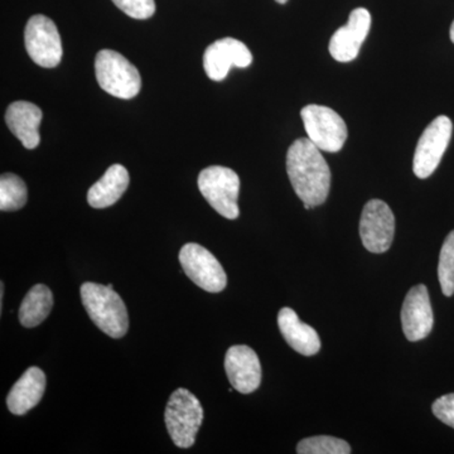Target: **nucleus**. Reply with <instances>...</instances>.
<instances>
[{
    "instance_id": "f257e3e1",
    "label": "nucleus",
    "mask_w": 454,
    "mask_h": 454,
    "mask_svg": "<svg viewBox=\"0 0 454 454\" xmlns=\"http://www.w3.org/2000/svg\"><path fill=\"white\" fill-rule=\"evenodd\" d=\"M286 173L295 195L310 207L322 205L331 188V170L309 138L295 140L286 153Z\"/></svg>"
},
{
    "instance_id": "f03ea898",
    "label": "nucleus",
    "mask_w": 454,
    "mask_h": 454,
    "mask_svg": "<svg viewBox=\"0 0 454 454\" xmlns=\"http://www.w3.org/2000/svg\"><path fill=\"white\" fill-rule=\"evenodd\" d=\"M83 307L98 328L112 339H121L129 330V316L121 295L109 286L83 283L82 289Z\"/></svg>"
},
{
    "instance_id": "7ed1b4c3",
    "label": "nucleus",
    "mask_w": 454,
    "mask_h": 454,
    "mask_svg": "<svg viewBox=\"0 0 454 454\" xmlns=\"http://www.w3.org/2000/svg\"><path fill=\"white\" fill-rule=\"evenodd\" d=\"M203 420V408L191 391L179 387L173 391L164 411V422L173 443L178 448L195 444Z\"/></svg>"
},
{
    "instance_id": "20e7f679",
    "label": "nucleus",
    "mask_w": 454,
    "mask_h": 454,
    "mask_svg": "<svg viewBox=\"0 0 454 454\" xmlns=\"http://www.w3.org/2000/svg\"><path fill=\"white\" fill-rule=\"evenodd\" d=\"M95 74L100 88L112 97L136 98L142 89V79L136 66L112 50H101L95 59Z\"/></svg>"
},
{
    "instance_id": "39448f33",
    "label": "nucleus",
    "mask_w": 454,
    "mask_h": 454,
    "mask_svg": "<svg viewBox=\"0 0 454 454\" xmlns=\"http://www.w3.org/2000/svg\"><path fill=\"white\" fill-rule=\"evenodd\" d=\"M200 192L215 211L229 220L238 219L240 178L231 168L221 166L207 167L199 176Z\"/></svg>"
},
{
    "instance_id": "423d86ee",
    "label": "nucleus",
    "mask_w": 454,
    "mask_h": 454,
    "mask_svg": "<svg viewBox=\"0 0 454 454\" xmlns=\"http://www.w3.org/2000/svg\"><path fill=\"white\" fill-rule=\"evenodd\" d=\"M309 139L321 151L337 153L348 139V127L340 114L328 106H309L301 112Z\"/></svg>"
},
{
    "instance_id": "0eeeda50",
    "label": "nucleus",
    "mask_w": 454,
    "mask_h": 454,
    "mask_svg": "<svg viewBox=\"0 0 454 454\" xmlns=\"http://www.w3.org/2000/svg\"><path fill=\"white\" fill-rule=\"evenodd\" d=\"M452 121L438 116L423 131L415 149L413 170L418 178L426 179L437 169L452 138Z\"/></svg>"
},
{
    "instance_id": "6e6552de",
    "label": "nucleus",
    "mask_w": 454,
    "mask_h": 454,
    "mask_svg": "<svg viewBox=\"0 0 454 454\" xmlns=\"http://www.w3.org/2000/svg\"><path fill=\"white\" fill-rule=\"evenodd\" d=\"M179 262L184 274L203 291L220 293L226 288L227 276L223 265L201 245H184L179 252Z\"/></svg>"
},
{
    "instance_id": "1a4fd4ad",
    "label": "nucleus",
    "mask_w": 454,
    "mask_h": 454,
    "mask_svg": "<svg viewBox=\"0 0 454 454\" xmlns=\"http://www.w3.org/2000/svg\"><path fill=\"white\" fill-rule=\"evenodd\" d=\"M27 52L41 67L53 68L62 59V41L52 20L43 14L33 16L25 29Z\"/></svg>"
},
{
    "instance_id": "9d476101",
    "label": "nucleus",
    "mask_w": 454,
    "mask_h": 454,
    "mask_svg": "<svg viewBox=\"0 0 454 454\" xmlns=\"http://www.w3.org/2000/svg\"><path fill=\"white\" fill-rule=\"evenodd\" d=\"M395 234V217L381 200H372L364 207L360 220V236L370 253L382 254L390 249Z\"/></svg>"
},
{
    "instance_id": "9b49d317",
    "label": "nucleus",
    "mask_w": 454,
    "mask_h": 454,
    "mask_svg": "<svg viewBox=\"0 0 454 454\" xmlns=\"http://www.w3.org/2000/svg\"><path fill=\"white\" fill-rule=\"evenodd\" d=\"M253 55L243 42L227 37L214 42L203 55V68L212 82H223L230 68H247L252 65Z\"/></svg>"
},
{
    "instance_id": "f8f14e48",
    "label": "nucleus",
    "mask_w": 454,
    "mask_h": 454,
    "mask_svg": "<svg viewBox=\"0 0 454 454\" xmlns=\"http://www.w3.org/2000/svg\"><path fill=\"white\" fill-rule=\"evenodd\" d=\"M372 28V14L365 8H356L351 12L348 25L340 27L333 33L328 50L336 61L352 62L357 59L361 47Z\"/></svg>"
},
{
    "instance_id": "ddd939ff",
    "label": "nucleus",
    "mask_w": 454,
    "mask_h": 454,
    "mask_svg": "<svg viewBox=\"0 0 454 454\" xmlns=\"http://www.w3.org/2000/svg\"><path fill=\"white\" fill-rule=\"evenodd\" d=\"M225 372L230 384L241 394L254 393L262 382L258 355L249 346H231L227 349Z\"/></svg>"
},
{
    "instance_id": "4468645a",
    "label": "nucleus",
    "mask_w": 454,
    "mask_h": 454,
    "mask_svg": "<svg viewBox=\"0 0 454 454\" xmlns=\"http://www.w3.org/2000/svg\"><path fill=\"white\" fill-rule=\"evenodd\" d=\"M434 317L426 286H415L406 294L402 309L403 331L406 339L417 342L432 333Z\"/></svg>"
},
{
    "instance_id": "2eb2a0df",
    "label": "nucleus",
    "mask_w": 454,
    "mask_h": 454,
    "mask_svg": "<svg viewBox=\"0 0 454 454\" xmlns=\"http://www.w3.org/2000/svg\"><path fill=\"white\" fill-rule=\"evenodd\" d=\"M42 110L28 101H16L8 106L5 121L9 130L22 142L27 149H35L40 145V125Z\"/></svg>"
},
{
    "instance_id": "dca6fc26",
    "label": "nucleus",
    "mask_w": 454,
    "mask_h": 454,
    "mask_svg": "<svg viewBox=\"0 0 454 454\" xmlns=\"http://www.w3.org/2000/svg\"><path fill=\"white\" fill-rule=\"evenodd\" d=\"M46 375L40 367H29L8 394L9 411L14 415L28 413L41 402L46 391Z\"/></svg>"
},
{
    "instance_id": "f3484780",
    "label": "nucleus",
    "mask_w": 454,
    "mask_h": 454,
    "mask_svg": "<svg viewBox=\"0 0 454 454\" xmlns=\"http://www.w3.org/2000/svg\"><path fill=\"white\" fill-rule=\"evenodd\" d=\"M278 325L286 342L298 354L313 356L321 349V340L315 328L303 324L292 309H283L278 315Z\"/></svg>"
},
{
    "instance_id": "a211bd4d",
    "label": "nucleus",
    "mask_w": 454,
    "mask_h": 454,
    "mask_svg": "<svg viewBox=\"0 0 454 454\" xmlns=\"http://www.w3.org/2000/svg\"><path fill=\"white\" fill-rule=\"evenodd\" d=\"M129 172L121 164H113L88 192V202L94 208H106L119 201L129 187Z\"/></svg>"
},
{
    "instance_id": "6ab92c4d",
    "label": "nucleus",
    "mask_w": 454,
    "mask_h": 454,
    "mask_svg": "<svg viewBox=\"0 0 454 454\" xmlns=\"http://www.w3.org/2000/svg\"><path fill=\"white\" fill-rule=\"evenodd\" d=\"M53 309V294L49 286L37 284L27 293L25 300L20 304V325L26 328H33L41 325L50 316Z\"/></svg>"
},
{
    "instance_id": "aec40b11",
    "label": "nucleus",
    "mask_w": 454,
    "mask_h": 454,
    "mask_svg": "<svg viewBox=\"0 0 454 454\" xmlns=\"http://www.w3.org/2000/svg\"><path fill=\"white\" fill-rule=\"evenodd\" d=\"M27 186L23 179L13 173H4L0 177V210L18 211L27 203Z\"/></svg>"
},
{
    "instance_id": "412c9836",
    "label": "nucleus",
    "mask_w": 454,
    "mask_h": 454,
    "mask_svg": "<svg viewBox=\"0 0 454 454\" xmlns=\"http://www.w3.org/2000/svg\"><path fill=\"white\" fill-rule=\"evenodd\" d=\"M297 453L300 454H348L351 447L343 439L330 435H317L303 439L298 443Z\"/></svg>"
},
{
    "instance_id": "4be33fe9",
    "label": "nucleus",
    "mask_w": 454,
    "mask_h": 454,
    "mask_svg": "<svg viewBox=\"0 0 454 454\" xmlns=\"http://www.w3.org/2000/svg\"><path fill=\"white\" fill-rule=\"evenodd\" d=\"M438 278L446 297L454 294V230L450 232L439 254Z\"/></svg>"
},
{
    "instance_id": "5701e85b",
    "label": "nucleus",
    "mask_w": 454,
    "mask_h": 454,
    "mask_svg": "<svg viewBox=\"0 0 454 454\" xmlns=\"http://www.w3.org/2000/svg\"><path fill=\"white\" fill-rule=\"evenodd\" d=\"M113 3L134 20H148L155 13L154 0H113Z\"/></svg>"
},
{
    "instance_id": "b1692460",
    "label": "nucleus",
    "mask_w": 454,
    "mask_h": 454,
    "mask_svg": "<svg viewBox=\"0 0 454 454\" xmlns=\"http://www.w3.org/2000/svg\"><path fill=\"white\" fill-rule=\"evenodd\" d=\"M432 411L441 422L454 429V394H447L435 400L433 403Z\"/></svg>"
},
{
    "instance_id": "393cba45",
    "label": "nucleus",
    "mask_w": 454,
    "mask_h": 454,
    "mask_svg": "<svg viewBox=\"0 0 454 454\" xmlns=\"http://www.w3.org/2000/svg\"><path fill=\"white\" fill-rule=\"evenodd\" d=\"M450 41H452L454 43V20H453L452 26H450Z\"/></svg>"
},
{
    "instance_id": "a878e982",
    "label": "nucleus",
    "mask_w": 454,
    "mask_h": 454,
    "mask_svg": "<svg viewBox=\"0 0 454 454\" xmlns=\"http://www.w3.org/2000/svg\"><path fill=\"white\" fill-rule=\"evenodd\" d=\"M277 3H279V4H286L288 0H276Z\"/></svg>"
}]
</instances>
